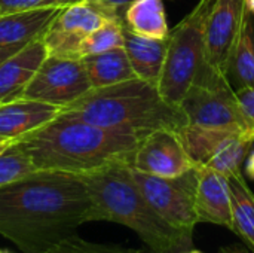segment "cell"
<instances>
[{
	"instance_id": "36",
	"label": "cell",
	"mask_w": 254,
	"mask_h": 253,
	"mask_svg": "<svg viewBox=\"0 0 254 253\" xmlns=\"http://www.w3.org/2000/svg\"><path fill=\"white\" fill-rule=\"evenodd\" d=\"M3 142H9V140H4V139H1V137H0V143H3Z\"/></svg>"
},
{
	"instance_id": "18",
	"label": "cell",
	"mask_w": 254,
	"mask_h": 253,
	"mask_svg": "<svg viewBox=\"0 0 254 253\" xmlns=\"http://www.w3.org/2000/svg\"><path fill=\"white\" fill-rule=\"evenodd\" d=\"M228 185L232 207V231L254 253V192L243 171L228 176Z\"/></svg>"
},
{
	"instance_id": "16",
	"label": "cell",
	"mask_w": 254,
	"mask_h": 253,
	"mask_svg": "<svg viewBox=\"0 0 254 253\" xmlns=\"http://www.w3.org/2000/svg\"><path fill=\"white\" fill-rule=\"evenodd\" d=\"M61 7H42L0 15V46L25 45L40 39Z\"/></svg>"
},
{
	"instance_id": "23",
	"label": "cell",
	"mask_w": 254,
	"mask_h": 253,
	"mask_svg": "<svg viewBox=\"0 0 254 253\" xmlns=\"http://www.w3.org/2000/svg\"><path fill=\"white\" fill-rule=\"evenodd\" d=\"M33 171H36V169L19 140L10 142L0 154V188Z\"/></svg>"
},
{
	"instance_id": "28",
	"label": "cell",
	"mask_w": 254,
	"mask_h": 253,
	"mask_svg": "<svg viewBox=\"0 0 254 253\" xmlns=\"http://www.w3.org/2000/svg\"><path fill=\"white\" fill-rule=\"evenodd\" d=\"M97 3H100L107 12H110L113 16L119 18L124 21V13L127 10V7L134 1V0H95Z\"/></svg>"
},
{
	"instance_id": "15",
	"label": "cell",
	"mask_w": 254,
	"mask_h": 253,
	"mask_svg": "<svg viewBox=\"0 0 254 253\" xmlns=\"http://www.w3.org/2000/svg\"><path fill=\"white\" fill-rule=\"evenodd\" d=\"M168 48V36L164 39H150L129 31L124 25V49L138 79L158 88L161 72Z\"/></svg>"
},
{
	"instance_id": "32",
	"label": "cell",
	"mask_w": 254,
	"mask_h": 253,
	"mask_svg": "<svg viewBox=\"0 0 254 253\" xmlns=\"http://www.w3.org/2000/svg\"><path fill=\"white\" fill-rule=\"evenodd\" d=\"M244 4H246V10L254 16V0H244Z\"/></svg>"
},
{
	"instance_id": "30",
	"label": "cell",
	"mask_w": 254,
	"mask_h": 253,
	"mask_svg": "<svg viewBox=\"0 0 254 253\" xmlns=\"http://www.w3.org/2000/svg\"><path fill=\"white\" fill-rule=\"evenodd\" d=\"M27 45V43H25ZM24 45H12V46H0V61H3L4 58H7L9 55H12L13 52H16L19 48H22Z\"/></svg>"
},
{
	"instance_id": "13",
	"label": "cell",
	"mask_w": 254,
	"mask_h": 253,
	"mask_svg": "<svg viewBox=\"0 0 254 253\" xmlns=\"http://www.w3.org/2000/svg\"><path fill=\"white\" fill-rule=\"evenodd\" d=\"M195 209L198 222L214 224L232 230V207L228 177L210 167L198 166Z\"/></svg>"
},
{
	"instance_id": "6",
	"label": "cell",
	"mask_w": 254,
	"mask_h": 253,
	"mask_svg": "<svg viewBox=\"0 0 254 253\" xmlns=\"http://www.w3.org/2000/svg\"><path fill=\"white\" fill-rule=\"evenodd\" d=\"M131 174L150 207L173 228L190 236L198 224L195 195L198 166L176 177L152 176L131 167Z\"/></svg>"
},
{
	"instance_id": "31",
	"label": "cell",
	"mask_w": 254,
	"mask_h": 253,
	"mask_svg": "<svg viewBox=\"0 0 254 253\" xmlns=\"http://www.w3.org/2000/svg\"><path fill=\"white\" fill-rule=\"evenodd\" d=\"M219 253H250L247 248L241 246V245H229V246H225L222 248Z\"/></svg>"
},
{
	"instance_id": "24",
	"label": "cell",
	"mask_w": 254,
	"mask_h": 253,
	"mask_svg": "<svg viewBox=\"0 0 254 253\" xmlns=\"http://www.w3.org/2000/svg\"><path fill=\"white\" fill-rule=\"evenodd\" d=\"M124 48V21L112 19L98 30L86 36L79 46V58L106 52L110 49Z\"/></svg>"
},
{
	"instance_id": "27",
	"label": "cell",
	"mask_w": 254,
	"mask_h": 253,
	"mask_svg": "<svg viewBox=\"0 0 254 253\" xmlns=\"http://www.w3.org/2000/svg\"><path fill=\"white\" fill-rule=\"evenodd\" d=\"M235 97L247 116V119L254 125V88H241L235 91Z\"/></svg>"
},
{
	"instance_id": "26",
	"label": "cell",
	"mask_w": 254,
	"mask_h": 253,
	"mask_svg": "<svg viewBox=\"0 0 254 253\" xmlns=\"http://www.w3.org/2000/svg\"><path fill=\"white\" fill-rule=\"evenodd\" d=\"M80 0H0V15L27 12L42 7H64Z\"/></svg>"
},
{
	"instance_id": "1",
	"label": "cell",
	"mask_w": 254,
	"mask_h": 253,
	"mask_svg": "<svg viewBox=\"0 0 254 253\" xmlns=\"http://www.w3.org/2000/svg\"><path fill=\"white\" fill-rule=\"evenodd\" d=\"M97 213L80 176L36 170L0 188V236L22 253H45Z\"/></svg>"
},
{
	"instance_id": "25",
	"label": "cell",
	"mask_w": 254,
	"mask_h": 253,
	"mask_svg": "<svg viewBox=\"0 0 254 253\" xmlns=\"http://www.w3.org/2000/svg\"><path fill=\"white\" fill-rule=\"evenodd\" d=\"M45 253H143V249L125 248L119 245L94 243L79 237L77 234H71Z\"/></svg>"
},
{
	"instance_id": "4",
	"label": "cell",
	"mask_w": 254,
	"mask_h": 253,
	"mask_svg": "<svg viewBox=\"0 0 254 253\" xmlns=\"http://www.w3.org/2000/svg\"><path fill=\"white\" fill-rule=\"evenodd\" d=\"M80 177L92 200L97 222L129 228L155 252L192 248V237L168 225L146 201L131 174V164L116 163Z\"/></svg>"
},
{
	"instance_id": "35",
	"label": "cell",
	"mask_w": 254,
	"mask_h": 253,
	"mask_svg": "<svg viewBox=\"0 0 254 253\" xmlns=\"http://www.w3.org/2000/svg\"><path fill=\"white\" fill-rule=\"evenodd\" d=\"M10 142H15V140H9V142H3V143H0V154H1L3 151H4V148H6V146H7V145L10 143Z\"/></svg>"
},
{
	"instance_id": "21",
	"label": "cell",
	"mask_w": 254,
	"mask_h": 253,
	"mask_svg": "<svg viewBox=\"0 0 254 253\" xmlns=\"http://www.w3.org/2000/svg\"><path fill=\"white\" fill-rule=\"evenodd\" d=\"M237 131L240 130L210 128L195 124H186L177 131V134L192 163L195 166H205L219 145Z\"/></svg>"
},
{
	"instance_id": "33",
	"label": "cell",
	"mask_w": 254,
	"mask_h": 253,
	"mask_svg": "<svg viewBox=\"0 0 254 253\" xmlns=\"http://www.w3.org/2000/svg\"><path fill=\"white\" fill-rule=\"evenodd\" d=\"M180 252V251H170V252H155V251H150V249H143V253H177Z\"/></svg>"
},
{
	"instance_id": "12",
	"label": "cell",
	"mask_w": 254,
	"mask_h": 253,
	"mask_svg": "<svg viewBox=\"0 0 254 253\" xmlns=\"http://www.w3.org/2000/svg\"><path fill=\"white\" fill-rule=\"evenodd\" d=\"M46 57L48 52L40 37L0 61V106L24 98L28 84Z\"/></svg>"
},
{
	"instance_id": "20",
	"label": "cell",
	"mask_w": 254,
	"mask_h": 253,
	"mask_svg": "<svg viewBox=\"0 0 254 253\" xmlns=\"http://www.w3.org/2000/svg\"><path fill=\"white\" fill-rule=\"evenodd\" d=\"M124 25L143 37L164 39L170 28L164 0H134L124 13Z\"/></svg>"
},
{
	"instance_id": "10",
	"label": "cell",
	"mask_w": 254,
	"mask_h": 253,
	"mask_svg": "<svg viewBox=\"0 0 254 253\" xmlns=\"http://www.w3.org/2000/svg\"><path fill=\"white\" fill-rule=\"evenodd\" d=\"M180 107L186 115L188 124L254 131V125L244 115L231 85L205 86L193 84L182 100Z\"/></svg>"
},
{
	"instance_id": "19",
	"label": "cell",
	"mask_w": 254,
	"mask_h": 253,
	"mask_svg": "<svg viewBox=\"0 0 254 253\" xmlns=\"http://www.w3.org/2000/svg\"><path fill=\"white\" fill-rule=\"evenodd\" d=\"M226 79L234 91L241 88H254V21L253 15L247 10L228 67Z\"/></svg>"
},
{
	"instance_id": "17",
	"label": "cell",
	"mask_w": 254,
	"mask_h": 253,
	"mask_svg": "<svg viewBox=\"0 0 254 253\" xmlns=\"http://www.w3.org/2000/svg\"><path fill=\"white\" fill-rule=\"evenodd\" d=\"M80 61L88 75L91 88H103L137 78L124 48L86 55L82 57Z\"/></svg>"
},
{
	"instance_id": "9",
	"label": "cell",
	"mask_w": 254,
	"mask_h": 253,
	"mask_svg": "<svg viewBox=\"0 0 254 253\" xmlns=\"http://www.w3.org/2000/svg\"><path fill=\"white\" fill-rule=\"evenodd\" d=\"M112 19L119 18L95 0H80L61 7L42 36L48 55L79 58L80 42Z\"/></svg>"
},
{
	"instance_id": "34",
	"label": "cell",
	"mask_w": 254,
	"mask_h": 253,
	"mask_svg": "<svg viewBox=\"0 0 254 253\" xmlns=\"http://www.w3.org/2000/svg\"><path fill=\"white\" fill-rule=\"evenodd\" d=\"M177 253H204V252H201V251H196V249H185V251H180V252H177Z\"/></svg>"
},
{
	"instance_id": "5",
	"label": "cell",
	"mask_w": 254,
	"mask_h": 253,
	"mask_svg": "<svg viewBox=\"0 0 254 253\" xmlns=\"http://www.w3.org/2000/svg\"><path fill=\"white\" fill-rule=\"evenodd\" d=\"M216 0H199L168 33V48L158 82L161 97L179 106L204 67L205 27Z\"/></svg>"
},
{
	"instance_id": "37",
	"label": "cell",
	"mask_w": 254,
	"mask_h": 253,
	"mask_svg": "<svg viewBox=\"0 0 254 253\" xmlns=\"http://www.w3.org/2000/svg\"><path fill=\"white\" fill-rule=\"evenodd\" d=\"M0 253H9V252H6V251H0Z\"/></svg>"
},
{
	"instance_id": "11",
	"label": "cell",
	"mask_w": 254,
	"mask_h": 253,
	"mask_svg": "<svg viewBox=\"0 0 254 253\" xmlns=\"http://www.w3.org/2000/svg\"><path fill=\"white\" fill-rule=\"evenodd\" d=\"M131 167L152 176L176 177L196 166L186 154L177 131L159 128L141 139Z\"/></svg>"
},
{
	"instance_id": "7",
	"label": "cell",
	"mask_w": 254,
	"mask_h": 253,
	"mask_svg": "<svg viewBox=\"0 0 254 253\" xmlns=\"http://www.w3.org/2000/svg\"><path fill=\"white\" fill-rule=\"evenodd\" d=\"M246 13L244 0H216L205 27L204 67L195 84L229 85L226 75Z\"/></svg>"
},
{
	"instance_id": "14",
	"label": "cell",
	"mask_w": 254,
	"mask_h": 253,
	"mask_svg": "<svg viewBox=\"0 0 254 253\" xmlns=\"http://www.w3.org/2000/svg\"><path fill=\"white\" fill-rule=\"evenodd\" d=\"M60 115V109L46 103L21 98L0 106V137L19 140L42 128Z\"/></svg>"
},
{
	"instance_id": "3",
	"label": "cell",
	"mask_w": 254,
	"mask_h": 253,
	"mask_svg": "<svg viewBox=\"0 0 254 253\" xmlns=\"http://www.w3.org/2000/svg\"><path fill=\"white\" fill-rule=\"evenodd\" d=\"M60 112L101 128L141 139L159 128L179 131L188 124L182 107L167 103L155 85L138 78L103 88H91Z\"/></svg>"
},
{
	"instance_id": "8",
	"label": "cell",
	"mask_w": 254,
	"mask_h": 253,
	"mask_svg": "<svg viewBox=\"0 0 254 253\" xmlns=\"http://www.w3.org/2000/svg\"><path fill=\"white\" fill-rule=\"evenodd\" d=\"M89 89L91 84L79 58L48 55L28 84L24 98L46 103L61 110Z\"/></svg>"
},
{
	"instance_id": "29",
	"label": "cell",
	"mask_w": 254,
	"mask_h": 253,
	"mask_svg": "<svg viewBox=\"0 0 254 253\" xmlns=\"http://www.w3.org/2000/svg\"><path fill=\"white\" fill-rule=\"evenodd\" d=\"M244 173L247 177H250L252 180H254V149L252 148V151L249 152L247 158H246V164H244Z\"/></svg>"
},
{
	"instance_id": "22",
	"label": "cell",
	"mask_w": 254,
	"mask_h": 253,
	"mask_svg": "<svg viewBox=\"0 0 254 253\" xmlns=\"http://www.w3.org/2000/svg\"><path fill=\"white\" fill-rule=\"evenodd\" d=\"M253 146L254 131H237L219 145L211 158L205 163V167H210L226 177L243 171V164Z\"/></svg>"
},
{
	"instance_id": "2",
	"label": "cell",
	"mask_w": 254,
	"mask_h": 253,
	"mask_svg": "<svg viewBox=\"0 0 254 253\" xmlns=\"http://www.w3.org/2000/svg\"><path fill=\"white\" fill-rule=\"evenodd\" d=\"M36 170L83 176L116 163L132 164L141 137L60 115L19 139Z\"/></svg>"
}]
</instances>
